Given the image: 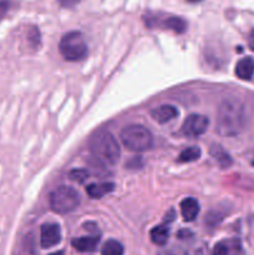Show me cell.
Wrapping results in <instances>:
<instances>
[{
    "label": "cell",
    "instance_id": "1",
    "mask_svg": "<svg viewBox=\"0 0 254 255\" xmlns=\"http://www.w3.org/2000/svg\"><path fill=\"white\" fill-rule=\"evenodd\" d=\"M246 126V107L236 99L224 100L217 111V131L223 137H236Z\"/></svg>",
    "mask_w": 254,
    "mask_h": 255
},
{
    "label": "cell",
    "instance_id": "2",
    "mask_svg": "<svg viewBox=\"0 0 254 255\" xmlns=\"http://www.w3.org/2000/svg\"><path fill=\"white\" fill-rule=\"evenodd\" d=\"M90 151L95 158L109 166L116 164L121 154L116 138L106 131L99 132L92 137L90 141Z\"/></svg>",
    "mask_w": 254,
    "mask_h": 255
},
{
    "label": "cell",
    "instance_id": "3",
    "mask_svg": "<svg viewBox=\"0 0 254 255\" xmlns=\"http://www.w3.org/2000/svg\"><path fill=\"white\" fill-rule=\"evenodd\" d=\"M121 141L132 152H144L153 144L152 133L141 125H129L121 131Z\"/></svg>",
    "mask_w": 254,
    "mask_h": 255
},
{
    "label": "cell",
    "instance_id": "4",
    "mask_svg": "<svg viewBox=\"0 0 254 255\" xmlns=\"http://www.w3.org/2000/svg\"><path fill=\"white\" fill-rule=\"evenodd\" d=\"M50 208L59 214L75 211L80 204V196L74 188L66 186L57 187L49 196Z\"/></svg>",
    "mask_w": 254,
    "mask_h": 255
},
{
    "label": "cell",
    "instance_id": "5",
    "mask_svg": "<svg viewBox=\"0 0 254 255\" xmlns=\"http://www.w3.org/2000/svg\"><path fill=\"white\" fill-rule=\"evenodd\" d=\"M61 55L67 61H81L87 55V45L79 31H70L61 37L59 44Z\"/></svg>",
    "mask_w": 254,
    "mask_h": 255
},
{
    "label": "cell",
    "instance_id": "6",
    "mask_svg": "<svg viewBox=\"0 0 254 255\" xmlns=\"http://www.w3.org/2000/svg\"><path fill=\"white\" fill-rule=\"evenodd\" d=\"M208 124V119H207L206 116H203V115H189V116L184 120L183 125H182L181 132L186 137L196 138V137L202 136V134L207 131Z\"/></svg>",
    "mask_w": 254,
    "mask_h": 255
},
{
    "label": "cell",
    "instance_id": "7",
    "mask_svg": "<svg viewBox=\"0 0 254 255\" xmlns=\"http://www.w3.org/2000/svg\"><path fill=\"white\" fill-rule=\"evenodd\" d=\"M60 241H61V229H60L59 224H42L41 231H40V246H41V248H52V247L57 246Z\"/></svg>",
    "mask_w": 254,
    "mask_h": 255
},
{
    "label": "cell",
    "instance_id": "8",
    "mask_svg": "<svg viewBox=\"0 0 254 255\" xmlns=\"http://www.w3.org/2000/svg\"><path fill=\"white\" fill-rule=\"evenodd\" d=\"M152 119L158 124H166L178 116V110L172 105H162L151 111Z\"/></svg>",
    "mask_w": 254,
    "mask_h": 255
},
{
    "label": "cell",
    "instance_id": "9",
    "mask_svg": "<svg viewBox=\"0 0 254 255\" xmlns=\"http://www.w3.org/2000/svg\"><path fill=\"white\" fill-rule=\"evenodd\" d=\"M181 213L184 221L193 222L199 213V204L197 199L192 197L183 199L181 203Z\"/></svg>",
    "mask_w": 254,
    "mask_h": 255
},
{
    "label": "cell",
    "instance_id": "10",
    "mask_svg": "<svg viewBox=\"0 0 254 255\" xmlns=\"http://www.w3.org/2000/svg\"><path fill=\"white\" fill-rule=\"evenodd\" d=\"M236 75L241 80H251L254 75V60L249 56L239 60L236 65Z\"/></svg>",
    "mask_w": 254,
    "mask_h": 255
},
{
    "label": "cell",
    "instance_id": "11",
    "mask_svg": "<svg viewBox=\"0 0 254 255\" xmlns=\"http://www.w3.org/2000/svg\"><path fill=\"white\" fill-rule=\"evenodd\" d=\"M114 189L115 184L110 183V182H107V183H92L86 187V193L89 194L90 198L100 199L106 194L111 193Z\"/></svg>",
    "mask_w": 254,
    "mask_h": 255
},
{
    "label": "cell",
    "instance_id": "12",
    "mask_svg": "<svg viewBox=\"0 0 254 255\" xmlns=\"http://www.w3.org/2000/svg\"><path fill=\"white\" fill-rule=\"evenodd\" d=\"M97 244H99V237H81L72 241V247L81 253L94 252Z\"/></svg>",
    "mask_w": 254,
    "mask_h": 255
},
{
    "label": "cell",
    "instance_id": "13",
    "mask_svg": "<svg viewBox=\"0 0 254 255\" xmlns=\"http://www.w3.org/2000/svg\"><path fill=\"white\" fill-rule=\"evenodd\" d=\"M149 238L156 246H164L169 238V227L167 223L154 227L149 233Z\"/></svg>",
    "mask_w": 254,
    "mask_h": 255
},
{
    "label": "cell",
    "instance_id": "14",
    "mask_svg": "<svg viewBox=\"0 0 254 255\" xmlns=\"http://www.w3.org/2000/svg\"><path fill=\"white\" fill-rule=\"evenodd\" d=\"M237 252H239L238 241L221 242V243L216 244L212 255H237L238 254Z\"/></svg>",
    "mask_w": 254,
    "mask_h": 255
},
{
    "label": "cell",
    "instance_id": "15",
    "mask_svg": "<svg viewBox=\"0 0 254 255\" xmlns=\"http://www.w3.org/2000/svg\"><path fill=\"white\" fill-rule=\"evenodd\" d=\"M211 156L213 157L214 161L222 167V168H228L232 164V158L221 146L218 144H214L211 148Z\"/></svg>",
    "mask_w": 254,
    "mask_h": 255
},
{
    "label": "cell",
    "instance_id": "16",
    "mask_svg": "<svg viewBox=\"0 0 254 255\" xmlns=\"http://www.w3.org/2000/svg\"><path fill=\"white\" fill-rule=\"evenodd\" d=\"M15 255H37L34 237H32L31 234L25 236L24 238H22L19 247H17L16 252H15Z\"/></svg>",
    "mask_w": 254,
    "mask_h": 255
},
{
    "label": "cell",
    "instance_id": "17",
    "mask_svg": "<svg viewBox=\"0 0 254 255\" xmlns=\"http://www.w3.org/2000/svg\"><path fill=\"white\" fill-rule=\"evenodd\" d=\"M163 26L166 27V29L172 30V31L176 32V34H182V32L186 31L187 22L179 16H169L168 19L164 20Z\"/></svg>",
    "mask_w": 254,
    "mask_h": 255
},
{
    "label": "cell",
    "instance_id": "18",
    "mask_svg": "<svg viewBox=\"0 0 254 255\" xmlns=\"http://www.w3.org/2000/svg\"><path fill=\"white\" fill-rule=\"evenodd\" d=\"M102 255H124V247L120 242L115 239H110L102 246L101 248Z\"/></svg>",
    "mask_w": 254,
    "mask_h": 255
},
{
    "label": "cell",
    "instance_id": "19",
    "mask_svg": "<svg viewBox=\"0 0 254 255\" xmlns=\"http://www.w3.org/2000/svg\"><path fill=\"white\" fill-rule=\"evenodd\" d=\"M201 157V149L199 147L192 146L188 148L183 149L178 157V161L182 163H189V162H194Z\"/></svg>",
    "mask_w": 254,
    "mask_h": 255
},
{
    "label": "cell",
    "instance_id": "20",
    "mask_svg": "<svg viewBox=\"0 0 254 255\" xmlns=\"http://www.w3.org/2000/svg\"><path fill=\"white\" fill-rule=\"evenodd\" d=\"M69 177L71 181L77 182V183H84L89 178V173L85 169H74V171L70 172Z\"/></svg>",
    "mask_w": 254,
    "mask_h": 255
},
{
    "label": "cell",
    "instance_id": "21",
    "mask_svg": "<svg viewBox=\"0 0 254 255\" xmlns=\"http://www.w3.org/2000/svg\"><path fill=\"white\" fill-rule=\"evenodd\" d=\"M10 9V1L9 0H0V20L6 15V12Z\"/></svg>",
    "mask_w": 254,
    "mask_h": 255
},
{
    "label": "cell",
    "instance_id": "22",
    "mask_svg": "<svg viewBox=\"0 0 254 255\" xmlns=\"http://www.w3.org/2000/svg\"><path fill=\"white\" fill-rule=\"evenodd\" d=\"M158 255H187L182 249L176 248V247H172V248L166 249V251L161 252Z\"/></svg>",
    "mask_w": 254,
    "mask_h": 255
},
{
    "label": "cell",
    "instance_id": "23",
    "mask_svg": "<svg viewBox=\"0 0 254 255\" xmlns=\"http://www.w3.org/2000/svg\"><path fill=\"white\" fill-rule=\"evenodd\" d=\"M60 2V5L64 7H72L75 5L79 4L80 0H57Z\"/></svg>",
    "mask_w": 254,
    "mask_h": 255
},
{
    "label": "cell",
    "instance_id": "24",
    "mask_svg": "<svg viewBox=\"0 0 254 255\" xmlns=\"http://www.w3.org/2000/svg\"><path fill=\"white\" fill-rule=\"evenodd\" d=\"M249 46H251L252 50H254V30L249 35Z\"/></svg>",
    "mask_w": 254,
    "mask_h": 255
},
{
    "label": "cell",
    "instance_id": "25",
    "mask_svg": "<svg viewBox=\"0 0 254 255\" xmlns=\"http://www.w3.org/2000/svg\"><path fill=\"white\" fill-rule=\"evenodd\" d=\"M49 255H65V253L62 251H60V252H55V253H51Z\"/></svg>",
    "mask_w": 254,
    "mask_h": 255
},
{
    "label": "cell",
    "instance_id": "26",
    "mask_svg": "<svg viewBox=\"0 0 254 255\" xmlns=\"http://www.w3.org/2000/svg\"><path fill=\"white\" fill-rule=\"evenodd\" d=\"M187 1H189V2H199V1H202V0H187Z\"/></svg>",
    "mask_w": 254,
    "mask_h": 255
}]
</instances>
